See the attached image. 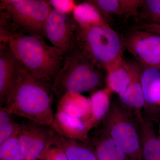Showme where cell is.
Returning a JSON list of instances; mask_svg holds the SVG:
<instances>
[{
  "mask_svg": "<svg viewBox=\"0 0 160 160\" xmlns=\"http://www.w3.org/2000/svg\"><path fill=\"white\" fill-rule=\"evenodd\" d=\"M51 82L37 78L23 66L17 83L4 107L12 115L52 127L55 116Z\"/></svg>",
  "mask_w": 160,
  "mask_h": 160,
  "instance_id": "obj_1",
  "label": "cell"
},
{
  "mask_svg": "<svg viewBox=\"0 0 160 160\" xmlns=\"http://www.w3.org/2000/svg\"><path fill=\"white\" fill-rule=\"evenodd\" d=\"M103 70L78 46L74 40L69 51L63 56L62 66L52 81L53 94L58 101L67 93L95 91L102 85Z\"/></svg>",
  "mask_w": 160,
  "mask_h": 160,
  "instance_id": "obj_2",
  "label": "cell"
},
{
  "mask_svg": "<svg viewBox=\"0 0 160 160\" xmlns=\"http://www.w3.org/2000/svg\"><path fill=\"white\" fill-rule=\"evenodd\" d=\"M9 43L16 57L34 77L52 81L58 72L63 57L43 37L16 32Z\"/></svg>",
  "mask_w": 160,
  "mask_h": 160,
  "instance_id": "obj_3",
  "label": "cell"
},
{
  "mask_svg": "<svg viewBox=\"0 0 160 160\" xmlns=\"http://www.w3.org/2000/svg\"><path fill=\"white\" fill-rule=\"evenodd\" d=\"M74 40L80 49L103 71H107L123 60L126 48L123 38L109 25H78Z\"/></svg>",
  "mask_w": 160,
  "mask_h": 160,
  "instance_id": "obj_4",
  "label": "cell"
},
{
  "mask_svg": "<svg viewBox=\"0 0 160 160\" xmlns=\"http://www.w3.org/2000/svg\"><path fill=\"white\" fill-rule=\"evenodd\" d=\"M52 9L46 0H1L0 2V10L6 13L18 32L44 38Z\"/></svg>",
  "mask_w": 160,
  "mask_h": 160,
  "instance_id": "obj_5",
  "label": "cell"
},
{
  "mask_svg": "<svg viewBox=\"0 0 160 160\" xmlns=\"http://www.w3.org/2000/svg\"><path fill=\"white\" fill-rule=\"evenodd\" d=\"M103 129L122 149L129 160H142L138 127L133 116L124 107L110 106L103 120Z\"/></svg>",
  "mask_w": 160,
  "mask_h": 160,
  "instance_id": "obj_6",
  "label": "cell"
},
{
  "mask_svg": "<svg viewBox=\"0 0 160 160\" xmlns=\"http://www.w3.org/2000/svg\"><path fill=\"white\" fill-rule=\"evenodd\" d=\"M123 38L125 48L140 65L160 70V36L134 27L126 32Z\"/></svg>",
  "mask_w": 160,
  "mask_h": 160,
  "instance_id": "obj_7",
  "label": "cell"
},
{
  "mask_svg": "<svg viewBox=\"0 0 160 160\" xmlns=\"http://www.w3.org/2000/svg\"><path fill=\"white\" fill-rule=\"evenodd\" d=\"M20 124L18 136L26 160H41L54 146V129L29 120Z\"/></svg>",
  "mask_w": 160,
  "mask_h": 160,
  "instance_id": "obj_8",
  "label": "cell"
},
{
  "mask_svg": "<svg viewBox=\"0 0 160 160\" xmlns=\"http://www.w3.org/2000/svg\"><path fill=\"white\" fill-rule=\"evenodd\" d=\"M78 26L72 13L52 8L46 21L45 38L63 57L71 48Z\"/></svg>",
  "mask_w": 160,
  "mask_h": 160,
  "instance_id": "obj_9",
  "label": "cell"
},
{
  "mask_svg": "<svg viewBox=\"0 0 160 160\" xmlns=\"http://www.w3.org/2000/svg\"><path fill=\"white\" fill-rule=\"evenodd\" d=\"M22 68V65L12 51L9 42L0 43L1 106H6Z\"/></svg>",
  "mask_w": 160,
  "mask_h": 160,
  "instance_id": "obj_10",
  "label": "cell"
},
{
  "mask_svg": "<svg viewBox=\"0 0 160 160\" xmlns=\"http://www.w3.org/2000/svg\"><path fill=\"white\" fill-rule=\"evenodd\" d=\"M98 9L109 25L117 18L127 19L136 17L142 4V0H92L89 1Z\"/></svg>",
  "mask_w": 160,
  "mask_h": 160,
  "instance_id": "obj_11",
  "label": "cell"
},
{
  "mask_svg": "<svg viewBox=\"0 0 160 160\" xmlns=\"http://www.w3.org/2000/svg\"><path fill=\"white\" fill-rule=\"evenodd\" d=\"M118 95L123 107L134 112L138 121L143 119L141 112L145 107V102L141 85L140 65L132 63L131 83L127 90Z\"/></svg>",
  "mask_w": 160,
  "mask_h": 160,
  "instance_id": "obj_12",
  "label": "cell"
},
{
  "mask_svg": "<svg viewBox=\"0 0 160 160\" xmlns=\"http://www.w3.org/2000/svg\"><path fill=\"white\" fill-rule=\"evenodd\" d=\"M54 146L65 152L68 160H98L94 148L86 142L66 137L55 130Z\"/></svg>",
  "mask_w": 160,
  "mask_h": 160,
  "instance_id": "obj_13",
  "label": "cell"
},
{
  "mask_svg": "<svg viewBox=\"0 0 160 160\" xmlns=\"http://www.w3.org/2000/svg\"><path fill=\"white\" fill-rule=\"evenodd\" d=\"M139 65L145 107L160 106V70L153 67Z\"/></svg>",
  "mask_w": 160,
  "mask_h": 160,
  "instance_id": "obj_14",
  "label": "cell"
},
{
  "mask_svg": "<svg viewBox=\"0 0 160 160\" xmlns=\"http://www.w3.org/2000/svg\"><path fill=\"white\" fill-rule=\"evenodd\" d=\"M142 160H160V138L149 120L138 122Z\"/></svg>",
  "mask_w": 160,
  "mask_h": 160,
  "instance_id": "obj_15",
  "label": "cell"
},
{
  "mask_svg": "<svg viewBox=\"0 0 160 160\" xmlns=\"http://www.w3.org/2000/svg\"><path fill=\"white\" fill-rule=\"evenodd\" d=\"M92 142L98 160H129L122 149L103 129L96 132Z\"/></svg>",
  "mask_w": 160,
  "mask_h": 160,
  "instance_id": "obj_16",
  "label": "cell"
},
{
  "mask_svg": "<svg viewBox=\"0 0 160 160\" xmlns=\"http://www.w3.org/2000/svg\"><path fill=\"white\" fill-rule=\"evenodd\" d=\"M132 64L123 59L108 69L106 78L107 88L118 95L125 92L131 83Z\"/></svg>",
  "mask_w": 160,
  "mask_h": 160,
  "instance_id": "obj_17",
  "label": "cell"
},
{
  "mask_svg": "<svg viewBox=\"0 0 160 160\" xmlns=\"http://www.w3.org/2000/svg\"><path fill=\"white\" fill-rule=\"evenodd\" d=\"M61 111L70 116L79 118L89 123L90 108L89 98L81 94L67 93L59 100Z\"/></svg>",
  "mask_w": 160,
  "mask_h": 160,
  "instance_id": "obj_18",
  "label": "cell"
},
{
  "mask_svg": "<svg viewBox=\"0 0 160 160\" xmlns=\"http://www.w3.org/2000/svg\"><path fill=\"white\" fill-rule=\"evenodd\" d=\"M111 91L109 88L94 92L89 98L90 115L89 123L90 128L104 120L110 108Z\"/></svg>",
  "mask_w": 160,
  "mask_h": 160,
  "instance_id": "obj_19",
  "label": "cell"
},
{
  "mask_svg": "<svg viewBox=\"0 0 160 160\" xmlns=\"http://www.w3.org/2000/svg\"><path fill=\"white\" fill-rule=\"evenodd\" d=\"M72 15L77 22L81 26L109 25L98 9L89 1L77 4Z\"/></svg>",
  "mask_w": 160,
  "mask_h": 160,
  "instance_id": "obj_20",
  "label": "cell"
},
{
  "mask_svg": "<svg viewBox=\"0 0 160 160\" xmlns=\"http://www.w3.org/2000/svg\"><path fill=\"white\" fill-rule=\"evenodd\" d=\"M6 107H0V145L18 133L20 125L15 122Z\"/></svg>",
  "mask_w": 160,
  "mask_h": 160,
  "instance_id": "obj_21",
  "label": "cell"
},
{
  "mask_svg": "<svg viewBox=\"0 0 160 160\" xmlns=\"http://www.w3.org/2000/svg\"><path fill=\"white\" fill-rule=\"evenodd\" d=\"M0 160H26L18 135L0 145Z\"/></svg>",
  "mask_w": 160,
  "mask_h": 160,
  "instance_id": "obj_22",
  "label": "cell"
},
{
  "mask_svg": "<svg viewBox=\"0 0 160 160\" xmlns=\"http://www.w3.org/2000/svg\"><path fill=\"white\" fill-rule=\"evenodd\" d=\"M140 24H148L160 18V0H146L135 17Z\"/></svg>",
  "mask_w": 160,
  "mask_h": 160,
  "instance_id": "obj_23",
  "label": "cell"
},
{
  "mask_svg": "<svg viewBox=\"0 0 160 160\" xmlns=\"http://www.w3.org/2000/svg\"><path fill=\"white\" fill-rule=\"evenodd\" d=\"M50 5L53 9L66 13H72L77 4L74 1L64 0L49 1Z\"/></svg>",
  "mask_w": 160,
  "mask_h": 160,
  "instance_id": "obj_24",
  "label": "cell"
},
{
  "mask_svg": "<svg viewBox=\"0 0 160 160\" xmlns=\"http://www.w3.org/2000/svg\"><path fill=\"white\" fill-rule=\"evenodd\" d=\"M41 160H68L66 154L60 148L53 146Z\"/></svg>",
  "mask_w": 160,
  "mask_h": 160,
  "instance_id": "obj_25",
  "label": "cell"
},
{
  "mask_svg": "<svg viewBox=\"0 0 160 160\" xmlns=\"http://www.w3.org/2000/svg\"><path fill=\"white\" fill-rule=\"evenodd\" d=\"M137 27L140 28V29H144L146 31L153 32V33L160 36V28L156 27V26L149 25V24H139V26Z\"/></svg>",
  "mask_w": 160,
  "mask_h": 160,
  "instance_id": "obj_26",
  "label": "cell"
},
{
  "mask_svg": "<svg viewBox=\"0 0 160 160\" xmlns=\"http://www.w3.org/2000/svg\"><path fill=\"white\" fill-rule=\"evenodd\" d=\"M148 24H150V25H152V26H156V27L160 28V18L156 20L153 22Z\"/></svg>",
  "mask_w": 160,
  "mask_h": 160,
  "instance_id": "obj_27",
  "label": "cell"
},
{
  "mask_svg": "<svg viewBox=\"0 0 160 160\" xmlns=\"http://www.w3.org/2000/svg\"><path fill=\"white\" fill-rule=\"evenodd\" d=\"M159 132H160V126L159 127Z\"/></svg>",
  "mask_w": 160,
  "mask_h": 160,
  "instance_id": "obj_28",
  "label": "cell"
}]
</instances>
